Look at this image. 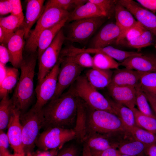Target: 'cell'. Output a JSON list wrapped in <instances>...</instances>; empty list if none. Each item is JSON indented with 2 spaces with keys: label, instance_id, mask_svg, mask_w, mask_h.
<instances>
[{
  "label": "cell",
  "instance_id": "6da1fadb",
  "mask_svg": "<svg viewBox=\"0 0 156 156\" xmlns=\"http://www.w3.org/2000/svg\"><path fill=\"white\" fill-rule=\"evenodd\" d=\"M78 99L73 84L66 92L50 101L43 108L44 119L43 128L73 129L71 127L75 125Z\"/></svg>",
  "mask_w": 156,
  "mask_h": 156
},
{
  "label": "cell",
  "instance_id": "7a4b0ae2",
  "mask_svg": "<svg viewBox=\"0 0 156 156\" xmlns=\"http://www.w3.org/2000/svg\"><path fill=\"white\" fill-rule=\"evenodd\" d=\"M37 52L23 57L20 68L21 73L14 93L11 98L14 109L21 114L26 111L32 103L34 95V77Z\"/></svg>",
  "mask_w": 156,
  "mask_h": 156
},
{
  "label": "cell",
  "instance_id": "3957f363",
  "mask_svg": "<svg viewBox=\"0 0 156 156\" xmlns=\"http://www.w3.org/2000/svg\"><path fill=\"white\" fill-rule=\"evenodd\" d=\"M85 104L87 109L86 138L87 135L94 133L109 134L128 131L115 114L93 109Z\"/></svg>",
  "mask_w": 156,
  "mask_h": 156
},
{
  "label": "cell",
  "instance_id": "277c9868",
  "mask_svg": "<svg viewBox=\"0 0 156 156\" xmlns=\"http://www.w3.org/2000/svg\"><path fill=\"white\" fill-rule=\"evenodd\" d=\"M20 120L25 156H29L36 144L40 131L44 127L43 109H38L33 106L29 111L21 114Z\"/></svg>",
  "mask_w": 156,
  "mask_h": 156
},
{
  "label": "cell",
  "instance_id": "5b68a950",
  "mask_svg": "<svg viewBox=\"0 0 156 156\" xmlns=\"http://www.w3.org/2000/svg\"><path fill=\"white\" fill-rule=\"evenodd\" d=\"M69 11L57 8H51L43 10L37 21L34 29L31 31L27 39L25 50L27 54L37 52V43L41 33L44 30L68 18Z\"/></svg>",
  "mask_w": 156,
  "mask_h": 156
},
{
  "label": "cell",
  "instance_id": "8992f818",
  "mask_svg": "<svg viewBox=\"0 0 156 156\" xmlns=\"http://www.w3.org/2000/svg\"><path fill=\"white\" fill-rule=\"evenodd\" d=\"M74 85L77 96L88 106L115 114L107 98L91 85L85 76H80Z\"/></svg>",
  "mask_w": 156,
  "mask_h": 156
},
{
  "label": "cell",
  "instance_id": "52a82bcc",
  "mask_svg": "<svg viewBox=\"0 0 156 156\" xmlns=\"http://www.w3.org/2000/svg\"><path fill=\"white\" fill-rule=\"evenodd\" d=\"M106 18L101 16L72 21L68 26L66 40L79 43L84 42L104 23Z\"/></svg>",
  "mask_w": 156,
  "mask_h": 156
},
{
  "label": "cell",
  "instance_id": "ba28073f",
  "mask_svg": "<svg viewBox=\"0 0 156 156\" xmlns=\"http://www.w3.org/2000/svg\"><path fill=\"white\" fill-rule=\"evenodd\" d=\"M74 129L52 127L45 129L39 135L36 145L44 151L62 148L66 142L76 139Z\"/></svg>",
  "mask_w": 156,
  "mask_h": 156
},
{
  "label": "cell",
  "instance_id": "9c48e42d",
  "mask_svg": "<svg viewBox=\"0 0 156 156\" xmlns=\"http://www.w3.org/2000/svg\"><path fill=\"white\" fill-rule=\"evenodd\" d=\"M66 37L62 29L50 45L42 54L39 60L38 81L43 79L57 63Z\"/></svg>",
  "mask_w": 156,
  "mask_h": 156
},
{
  "label": "cell",
  "instance_id": "30bf717a",
  "mask_svg": "<svg viewBox=\"0 0 156 156\" xmlns=\"http://www.w3.org/2000/svg\"><path fill=\"white\" fill-rule=\"evenodd\" d=\"M61 62V59L59 57L56 65L49 73L42 79L38 81L35 89L37 100L33 106L35 108L42 109L54 96Z\"/></svg>",
  "mask_w": 156,
  "mask_h": 156
},
{
  "label": "cell",
  "instance_id": "8fae6325",
  "mask_svg": "<svg viewBox=\"0 0 156 156\" xmlns=\"http://www.w3.org/2000/svg\"><path fill=\"white\" fill-rule=\"evenodd\" d=\"M61 62L58 76L57 86L53 100L60 96L81 76L83 68L64 57H60Z\"/></svg>",
  "mask_w": 156,
  "mask_h": 156
},
{
  "label": "cell",
  "instance_id": "7c38bea8",
  "mask_svg": "<svg viewBox=\"0 0 156 156\" xmlns=\"http://www.w3.org/2000/svg\"><path fill=\"white\" fill-rule=\"evenodd\" d=\"M126 136L123 132L109 134L94 133L87 135L84 142L86 143L91 152H98L110 148H118L127 141Z\"/></svg>",
  "mask_w": 156,
  "mask_h": 156
},
{
  "label": "cell",
  "instance_id": "4fadbf2b",
  "mask_svg": "<svg viewBox=\"0 0 156 156\" xmlns=\"http://www.w3.org/2000/svg\"><path fill=\"white\" fill-rule=\"evenodd\" d=\"M117 1L129 11L147 30L156 36V15L132 0H119Z\"/></svg>",
  "mask_w": 156,
  "mask_h": 156
},
{
  "label": "cell",
  "instance_id": "5bb4252c",
  "mask_svg": "<svg viewBox=\"0 0 156 156\" xmlns=\"http://www.w3.org/2000/svg\"><path fill=\"white\" fill-rule=\"evenodd\" d=\"M20 112L14 108L7 133L9 144L16 156H25L22 138V128L20 120Z\"/></svg>",
  "mask_w": 156,
  "mask_h": 156
},
{
  "label": "cell",
  "instance_id": "9a60e30c",
  "mask_svg": "<svg viewBox=\"0 0 156 156\" xmlns=\"http://www.w3.org/2000/svg\"><path fill=\"white\" fill-rule=\"evenodd\" d=\"M25 34L22 25L15 31L7 44L10 62L13 67L17 68H20L23 58V53L25 44Z\"/></svg>",
  "mask_w": 156,
  "mask_h": 156
},
{
  "label": "cell",
  "instance_id": "2e32d148",
  "mask_svg": "<svg viewBox=\"0 0 156 156\" xmlns=\"http://www.w3.org/2000/svg\"><path fill=\"white\" fill-rule=\"evenodd\" d=\"M120 34V30L116 23L107 24L93 38L90 48H103L116 44Z\"/></svg>",
  "mask_w": 156,
  "mask_h": 156
},
{
  "label": "cell",
  "instance_id": "e0dca14e",
  "mask_svg": "<svg viewBox=\"0 0 156 156\" xmlns=\"http://www.w3.org/2000/svg\"><path fill=\"white\" fill-rule=\"evenodd\" d=\"M111 98L114 101L131 109L136 105L135 87L118 86L111 84L107 87Z\"/></svg>",
  "mask_w": 156,
  "mask_h": 156
},
{
  "label": "cell",
  "instance_id": "ac0fdd59",
  "mask_svg": "<svg viewBox=\"0 0 156 156\" xmlns=\"http://www.w3.org/2000/svg\"><path fill=\"white\" fill-rule=\"evenodd\" d=\"M119 65L129 69L144 72H156V56L143 54L127 58Z\"/></svg>",
  "mask_w": 156,
  "mask_h": 156
},
{
  "label": "cell",
  "instance_id": "d6986e66",
  "mask_svg": "<svg viewBox=\"0 0 156 156\" xmlns=\"http://www.w3.org/2000/svg\"><path fill=\"white\" fill-rule=\"evenodd\" d=\"M116 24L119 28L120 34L116 44L123 40L129 31L137 23L132 14L116 0L115 13Z\"/></svg>",
  "mask_w": 156,
  "mask_h": 156
},
{
  "label": "cell",
  "instance_id": "ffe728a7",
  "mask_svg": "<svg viewBox=\"0 0 156 156\" xmlns=\"http://www.w3.org/2000/svg\"><path fill=\"white\" fill-rule=\"evenodd\" d=\"M44 1V0L27 1L25 17L22 24L25 31V39L28 37L31 29L42 15Z\"/></svg>",
  "mask_w": 156,
  "mask_h": 156
},
{
  "label": "cell",
  "instance_id": "44dd1931",
  "mask_svg": "<svg viewBox=\"0 0 156 156\" xmlns=\"http://www.w3.org/2000/svg\"><path fill=\"white\" fill-rule=\"evenodd\" d=\"M145 72L125 68L116 69L112 75L110 84L118 86H131L135 87Z\"/></svg>",
  "mask_w": 156,
  "mask_h": 156
},
{
  "label": "cell",
  "instance_id": "7402d4cb",
  "mask_svg": "<svg viewBox=\"0 0 156 156\" xmlns=\"http://www.w3.org/2000/svg\"><path fill=\"white\" fill-rule=\"evenodd\" d=\"M101 16L106 17L105 14L96 5L88 0L70 13L67 22Z\"/></svg>",
  "mask_w": 156,
  "mask_h": 156
},
{
  "label": "cell",
  "instance_id": "603a6c76",
  "mask_svg": "<svg viewBox=\"0 0 156 156\" xmlns=\"http://www.w3.org/2000/svg\"><path fill=\"white\" fill-rule=\"evenodd\" d=\"M76 52L77 53H84L94 54L97 53H103L120 62L131 56L143 55L142 53L138 52L121 50L110 46L100 48H78L76 49Z\"/></svg>",
  "mask_w": 156,
  "mask_h": 156
},
{
  "label": "cell",
  "instance_id": "cb8c5ba5",
  "mask_svg": "<svg viewBox=\"0 0 156 156\" xmlns=\"http://www.w3.org/2000/svg\"><path fill=\"white\" fill-rule=\"evenodd\" d=\"M113 71L92 68L87 70L85 76L88 80L96 90L107 87L110 84Z\"/></svg>",
  "mask_w": 156,
  "mask_h": 156
},
{
  "label": "cell",
  "instance_id": "d4e9b609",
  "mask_svg": "<svg viewBox=\"0 0 156 156\" xmlns=\"http://www.w3.org/2000/svg\"><path fill=\"white\" fill-rule=\"evenodd\" d=\"M68 18H67L64 19L54 25L44 30L41 33L37 43L38 59L51 44L58 32L64 26Z\"/></svg>",
  "mask_w": 156,
  "mask_h": 156
},
{
  "label": "cell",
  "instance_id": "484cf974",
  "mask_svg": "<svg viewBox=\"0 0 156 156\" xmlns=\"http://www.w3.org/2000/svg\"><path fill=\"white\" fill-rule=\"evenodd\" d=\"M106 98L115 114L119 118L129 132L132 128L137 126L136 124L134 113L131 109L116 102L110 98Z\"/></svg>",
  "mask_w": 156,
  "mask_h": 156
},
{
  "label": "cell",
  "instance_id": "4316f807",
  "mask_svg": "<svg viewBox=\"0 0 156 156\" xmlns=\"http://www.w3.org/2000/svg\"><path fill=\"white\" fill-rule=\"evenodd\" d=\"M86 114L85 103L78 97L76 121L73 129L76 133V139L80 143H83L86 138Z\"/></svg>",
  "mask_w": 156,
  "mask_h": 156
},
{
  "label": "cell",
  "instance_id": "83f0119b",
  "mask_svg": "<svg viewBox=\"0 0 156 156\" xmlns=\"http://www.w3.org/2000/svg\"><path fill=\"white\" fill-rule=\"evenodd\" d=\"M148 147L140 142L134 139L120 144L118 150L121 154L138 156L145 153Z\"/></svg>",
  "mask_w": 156,
  "mask_h": 156
},
{
  "label": "cell",
  "instance_id": "f1b7e54d",
  "mask_svg": "<svg viewBox=\"0 0 156 156\" xmlns=\"http://www.w3.org/2000/svg\"><path fill=\"white\" fill-rule=\"evenodd\" d=\"M18 71L15 67L7 68L6 76L0 84V97L2 99L9 92L16 84L18 79Z\"/></svg>",
  "mask_w": 156,
  "mask_h": 156
},
{
  "label": "cell",
  "instance_id": "f546056e",
  "mask_svg": "<svg viewBox=\"0 0 156 156\" xmlns=\"http://www.w3.org/2000/svg\"><path fill=\"white\" fill-rule=\"evenodd\" d=\"M14 108L8 94L4 96L0 103V130L8 127Z\"/></svg>",
  "mask_w": 156,
  "mask_h": 156
},
{
  "label": "cell",
  "instance_id": "4dcf8cb0",
  "mask_svg": "<svg viewBox=\"0 0 156 156\" xmlns=\"http://www.w3.org/2000/svg\"><path fill=\"white\" fill-rule=\"evenodd\" d=\"M154 36L151 31L147 30L140 36L129 40L122 41L119 44L140 50L154 44Z\"/></svg>",
  "mask_w": 156,
  "mask_h": 156
},
{
  "label": "cell",
  "instance_id": "1f68e13d",
  "mask_svg": "<svg viewBox=\"0 0 156 156\" xmlns=\"http://www.w3.org/2000/svg\"><path fill=\"white\" fill-rule=\"evenodd\" d=\"M92 68L101 70L117 69L119 63L111 57L103 53H97L92 57Z\"/></svg>",
  "mask_w": 156,
  "mask_h": 156
},
{
  "label": "cell",
  "instance_id": "d6a6232c",
  "mask_svg": "<svg viewBox=\"0 0 156 156\" xmlns=\"http://www.w3.org/2000/svg\"><path fill=\"white\" fill-rule=\"evenodd\" d=\"M131 109L137 126L156 134V118L145 115L135 107Z\"/></svg>",
  "mask_w": 156,
  "mask_h": 156
},
{
  "label": "cell",
  "instance_id": "836d02e7",
  "mask_svg": "<svg viewBox=\"0 0 156 156\" xmlns=\"http://www.w3.org/2000/svg\"><path fill=\"white\" fill-rule=\"evenodd\" d=\"M129 132L135 140L140 142L148 147L156 144V134L152 132L138 126L132 128Z\"/></svg>",
  "mask_w": 156,
  "mask_h": 156
},
{
  "label": "cell",
  "instance_id": "e575fe53",
  "mask_svg": "<svg viewBox=\"0 0 156 156\" xmlns=\"http://www.w3.org/2000/svg\"><path fill=\"white\" fill-rule=\"evenodd\" d=\"M87 1L84 0H49L44 5L43 10L51 8H57L67 11L83 5Z\"/></svg>",
  "mask_w": 156,
  "mask_h": 156
},
{
  "label": "cell",
  "instance_id": "d590c367",
  "mask_svg": "<svg viewBox=\"0 0 156 156\" xmlns=\"http://www.w3.org/2000/svg\"><path fill=\"white\" fill-rule=\"evenodd\" d=\"M135 88L136 105H137L138 110L145 115L156 117L152 111L146 94L139 84Z\"/></svg>",
  "mask_w": 156,
  "mask_h": 156
},
{
  "label": "cell",
  "instance_id": "8d00e7d4",
  "mask_svg": "<svg viewBox=\"0 0 156 156\" xmlns=\"http://www.w3.org/2000/svg\"><path fill=\"white\" fill-rule=\"evenodd\" d=\"M139 84L143 90L156 97V72H145L141 77Z\"/></svg>",
  "mask_w": 156,
  "mask_h": 156
},
{
  "label": "cell",
  "instance_id": "74e56055",
  "mask_svg": "<svg viewBox=\"0 0 156 156\" xmlns=\"http://www.w3.org/2000/svg\"><path fill=\"white\" fill-rule=\"evenodd\" d=\"M24 20L11 14L7 16L0 18V27L5 31L14 33L22 25Z\"/></svg>",
  "mask_w": 156,
  "mask_h": 156
},
{
  "label": "cell",
  "instance_id": "f35d334b",
  "mask_svg": "<svg viewBox=\"0 0 156 156\" xmlns=\"http://www.w3.org/2000/svg\"><path fill=\"white\" fill-rule=\"evenodd\" d=\"M95 4L105 14L106 17L110 19L115 16L116 0H89Z\"/></svg>",
  "mask_w": 156,
  "mask_h": 156
},
{
  "label": "cell",
  "instance_id": "ab89813d",
  "mask_svg": "<svg viewBox=\"0 0 156 156\" xmlns=\"http://www.w3.org/2000/svg\"><path fill=\"white\" fill-rule=\"evenodd\" d=\"M64 57L83 68H92V57L90 53H81Z\"/></svg>",
  "mask_w": 156,
  "mask_h": 156
},
{
  "label": "cell",
  "instance_id": "60d3db41",
  "mask_svg": "<svg viewBox=\"0 0 156 156\" xmlns=\"http://www.w3.org/2000/svg\"><path fill=\"white\" fill-rule=\"evenodd\" d=\"M146 30L140 23L138 21L137 23L128 31L125 38L122 41H128L135 38L142 34Z\"/></svg>",
  "mask_w": 156,
  "mask_h": 156
},
{
  "label": "cell",
  "instance_id": "b9f144b4",
  "mask_svg": "<svg viewBox=\"0 0 156 156\" xmlns=\"http://www.w3.org/2000/svg\"><path fill=\"white\" fill-rule=\"evenodd\" d=\"M9 142L7 134L3 130H0V156H16L12 155L9 152L8 148Z\"/></svg>",
  "mask_w": 156,
  "mask_h": 156
},
{
  "label": "cell",
  "instance_id": "7bdbcfd3",
  "mask_svg": "<svg viewBox=\"0 0 156 156\" xmlns=\"http://www.w3.org/2000/svg\"><path fill=\"white\" fill-rule=\"evenodd\" d=\"M12 6L11 14L17 16L19 18L24 19L23 10L20 0H9Z\"/></svg>",
  "mask_w": 156,
  "mask_h": 156
},
{
  "label": "cell",
  "instance_id": "ee69618b",
  "mask_svg": "<svg viewBox=\"0 0 156 156\" xmlns=\"http://www.w3.org/2000/svg\"><path fill=\"white\" fill-rule=\"evenodd\" d=\"M78 151L75 146L71 145L63 148L56 156H78Z\"/></svg>",
  "mask_w": 156,
  "mask_h": 156
},
{
  "label": "cell",
  "instance_id": "f6af8a7d",
  "mask_svg": "<svg viewBox=\"0 0 156 156\" xmlns=\"http://www.w3.org/2000/svg\"><path fill=\"white\" fill-rule=\"evenodd\" d=\"M91 153L92 156H120L121 155L118 150L114 148H109L100 151L91 152Z\"/></svg>",
  "mask_w": 156,
  "mask_h": 156
},
{
  "label": "cell",
  "instance_id": "bcb514c9",
  "mask_svg": "<svg viewBox=\"0 0 156 156\" xmlns=\"http://www.w3.org/2000/svg\"><path fill=\"white\" fill-rule=\"evenodd\" d=\"M10 56L7 46L4 44L0 45V63L5 65L10 62Z\"/></svg>",
  "mask_w": 156,
  "mask_h": 156
},
{
  "label": "cell",
  "instance_id": "7dc6e473",
  "mask_svg": "<svg viewBox=\"0 0 156 156\" xmlns=\"http://www.w3.org/2000/svg\"><path fill=\"white\" fill-rule=\"evenodd\" d=\"M12 6L9 0H0V14L3 15L11 13Z\"/></svg>",
  "mask_w": 156,
  "mask_h": 156
},
{
  "label": "cell",
  "instance_id": "c3c4849f",
  "mask_svg": "<svg viewBox=\"0 0 156 156\" xmlns=\"http://www.w3.org/2000/svg\"><path fill=\"white\" fill-rule=\"evenodd\" d=\"M136 1L142 6L153 13L156 12V0H137Z\"/></svg>",
  "mask_w": 156,
  "mask_h": 156
},
{
  "label": "cell",
  "instance_id": "681fc988",
  "mask_svg": "<svg viewBox=\"0 0 156 156\" xmlns=\"http://www.w3.org/2000/svg\"><path fill=\"white\" fill-rule=\"evenodd\" d=\"M143 91L146 94L149 103L155 113L156 118V97L146 91Z\"/></svg>",
  "mask_w": 156,
  "mask_h": 156
},
{
  "label": "cell",
  "instance_id": "f907efd6",
  "mask_svg": "<svg viewBox=\"0 0 156 156\" xmlns=\"http://www.w3.org/2000/svg\"><path fill=\"white\" fill-rule=\"evenodd\" d=\"M7 67L0 63V84L5 78L7 74Z\"/></svg>",
  "mask_w": 156,
  "mask_h": 156
},
{
  "label": "cell",
  "instance_id": "816d5d0a",
  "mask_svg": "<svg viewBox=\"0 0 156 156\" xmlns=\"http://www.w3.org/2000/svg\"><path fill=\"white\" fill-rule=\"evenodd\" d=\"M146 155L148 156H156V144L148 147L146 151Z\"/></svg>",
  "mask_w": 156,
  "mask_h": 156
},
{
  "label": "cell",
  "instance_id": "f5cc1de1",
  "mask_svg": "<svg viewBox=\"0 0 156 156\" xmlns=\"http://www.w3.org/2000/svg\"><path fill=\"white\" fill-rule=\"evenodd\" d=\"M82 156H92L90 150L86 143H83Z\"/></svg>",
  "mask_w": 156,
  "mask_h": 156
},
{
  "label": "cell",
  "instance_id": "db71d44e",
  "mask_svg": "<svg viewBox=\"0 0 156 156\" xmlns=\"http://www.w3.org/2000/svg\"><path fill=\"white\" fill-rule=\"evenodd\" d=\"M120 156H132V155H123V154H121L120 155Z\"/></svg>",
  "mask_w": 156,
  "mask_h": 156
},
{
  "label": "cell",
  "instance_id": "11a10c76",
  "mask_svg": "<svg viewBox=\"0 0 156 156\" xmlns=\"http://www.w3.org/2000/svg\"><path fill=\"white\" fill-rule=\"evenodd\" d=\"M155 49L156 50V43H155Z\"/></svg>",
  "mask_w": 156,
  "mask_h": 156
}]
</instances>
